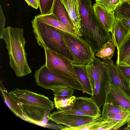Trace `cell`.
Returning <instances> with one entry per match:
<instances>
[{"instance_id":"1","label":"cell","mask_w":130,"mask_h":130,"mask_svg":"<svg viewBox=\"0 0 130 130\" xmlns=\"http://www.w3.org/2000/svg\"><path fill=\"white\" fill-rule=\"evenodd\" d=\"M9 93L27 121L42 126L46 124L54 106L48 98L26 89L16 88Z\"/></svg>"},{"instance_id":"13","label":"cell","mask_w":130,"mask_h":130,"mask_svg":"<svg viewBox=\"0 0 130 130\" xmlns=\"http://www.w3.org/2000/svg\"><path fill=\"white\" fill-rule=\"evenodd\" d=\"M100 108L91 98L80 96L76 97L71 109L83 111L96 118L101 116Z\"/></svg>"},{"instance_id":"31","label":"cell","mask_w":130,"mask_h":130,"mask_svg":"<svg viewBox=\"0 0 130 130\" xmlns=\"http://www.w3.org/2000/svg\"><path fill=\"white\" fill-rule=\"evenodd\" d=\"M6 24V18L3 13L1 6L0 5V37L5 29Z\"/></svg>"},{"instance_id":"2","label":"cell","mask_w":130,"mask_h":130,"mask_svg":"<svg viewBox=\"0 0 130 130\" xmlns=\"http://www.w3.org/2000/svg\"><path fill=\"white\" fill-rule=\"evenodd\" d=\"M81 19L80 37L91 47L95 53L111 40L110 31L100 21L95 12L91 0H78Z\"/></svg>"},{"instance_id":"29","label":"cell","mask_w":130,"mask_h":130,"mask_svg":"<svg viewBox=\"0 0 130 130\" xmlns=\"http://www.w3.org/2000/svg\"><path fill=\"white\" fill-rule=\"evenodd\" d=\"M116 66L124 77L128 81L130 82V66L123 65Z\"/></svg>"},{"instance_id":"17","label":"cell","mask_w":130,"mask_h":130,"mask_svg":"<svg viewBox=\"0 0 130 130\" xmlns=\"http://www.w3.org/2000/svg\"><path fill=\"white\" fill-rule=\"evenodd\" d=\"M111 39L114 42L117 50L130 33L123 25L119 18H115L111 32Z\"/></svg>"},{"instance_id":"32","label":"cell","mask_w":130,"mask_h":130,"mask_svg":"<svg viewBox=\"0 0 130 130\" xmlns=\"http://www.w3.org/2000/svg\"><path fill=\"white\" fill-rule=\"evenodd\" d=\"M124 26L130 32V18H118Z\"/></svg>"},{"instance_id":"33","label":"cell","mask_w":130,"mask_h":130,"mask_svg":"<svg viewBox=\"0 0 130 130\" xmlns=\"http://www.w3.org/2000/svg\"><path fill=\"white\" fill-rule=\"evenodd\" d=\"M28 5L36 9L39 7V0H24Z\"/></svg>"},{"instance_id":"10","label":"cell","mask_w":130,"mask_h":130,"mask_svg":"<svg viewBox=\"0 0 130 130\" xmlns=\"http://www.w3.org/2000/svg\"><path fill=\"white\" fill-rule=\"evenodd\" d=\"M105 91V103H111L125 110H130V99L119 89L111 85L108 81Z\"/></svg>"},{"instance_id":"26","label":"cell","mask_w":130,"mask_h":130,"mask_svg":"<svg viewBox=\"0 0 130 130\" xmlns=\"http://www.w3.org/2000/svg\"><path fill=\"white\" fill-rule=\"evenodd\" d=\"M73 89L66 86L59 85L53 86L50 90L53 91L54 96L64 97L73 96Z\"/></svg>"},{"instance_id":"25","label":"cell","mask_w":130,"mask_h":130,"mask_svg":"<svg viewBox=\"0 0 130 130\" xmlns=\"http://www.w3.org/2000/svg\"><path fill=\"white\" fill-rule=\"evenodd\" d=\"M113 12L115 18H130V3H121Z\"/></svg>"},{"instance_id":"36","label":"cell","mask_w":130,"mask_h":130,"mask_svg":"<svg viewBox=\"0 0 130 130\" xmlns=\"http://www.w3.org/2000/svg\"><path fill=\"white\" fill-rule=\"evenodd\" d=\"M124 2H126L128 3H130V0H126Z\"/></svg>"},{"instance_id":"19","label":"cell","mask_w":130,"mask_h":130,"mask_svg":"<svg viewBox=\"0 0 130 130\" xmlns=\"http://www.w3.org/2000/svg\"><path fill=\"white\" fill-rule=\"evenodd\" d=\"M0 90L4 101L10 109L18 117L27 121L20 107L12 98L9 92L4 87L1 82H0Z\"/></svg>"},{"instance_id":"22","label":"cell","mask_w":130,"mask_h":130,"mask_svg":"<svg viewBox=\"0 0 130 130\" xmlns=\"http://www.w3.org/2000/svg\"><path fill=\"white\" fill-rule=\"evenodd\" d=\"M116 65L130 58V33L117 50Z\"/></svg>"},{"instance_id":"37","label":"cell","mask_w":130,"mask_h":130,"mask_svg":"<svg viewBox=\"0 0 130 130\" xmlns=\"http://www.w3.org/2000/svg\"><path fill=\"white\" fill-rule=\"evenodd\" d=\"M126 0H121V3L123 2Z\"/></svg>"},{"instance_id":"15","label":"cell","mask_w":130,"mask_h":130,"mask_svg":"<svg viewBox=\"0 0 130 130\" xmlns=\"http://www.w3.org/2000/svg\"><path fill=\"white\" fill-rule=\"evenodd\" d=\"M72 64L78 82L82 87L84 91L92 95L93 89L87 71L86 65H80L73 62Z\"/></svg>"},{"instance_id":"9","label":"cell","mask_w":130,"mask_h":130,"mask_svg":"<svg viewBox=\"0 0 130 130\" xmlns=\"http://www.w3.org/2000/svg\"><path fill=\"white\" fill-rule=\"evenodd\" d=\"M98 118L89 116L65 115L60 112L59 110L51 113L49 116L50 119L57 124L71 127L83 125Z\"/></svg>"},{"instance_id":"27","label":"cell","mask_w":130,"mask_h":130,"mask_svg":"<svg viewBox=\"0 0 130 130\" xmlns=\"http://www.w3.org/2000/svg\"><path fill=\"white\" fill-rule=\"evenodd\" d=\"M95 3L109 12H113L121 3V0H95Z\"/></svg>"},{"instance_id":"18","label":"cell","mask_w":130,"mask_h":130,"mask_svg":"<svg viewBox=\"0 0 130 130\" xmlns=\"http://www.w3.org/2000/svg\"><path fill=\"white\" fill-rule=\"evenodd\" d=\"M93 7L99 20L104 27L111 32L115 19L113 12H109L96 3L93 5Z\"/></svg>"},{"instance_id":"11","label":"cell","mask_w":130,"mask_h":130,"mask_svg":"<svg viewBox=\"0 0 130 130\" xmlns=\"http://www.w3.org/2000/svg\"><path fill=\"white\" fill-rule=\"evenodd\" d=\"M100 117L83 125L75 127L64 126L62 130H117L119 129V121H103Z\"/></svg>"},{"instance_id":"14","label":"cell","mask_w":130,"mask_h":130,"mask_svg":"<svg viewBox=\"0 0 130 130\" xmlns=\"http://www.w3.org/2000/svg\"><path fill=\"white\" fill-rule=\"evenodd\" d=\"M108 81L107 71L100 77L93 91L91 98L100 108L105 104L106 100L105 87Z\"/></svg>"},{"instance_id":"3","label":"cell","mask_w":130,"mask_h":130,"mask_svg":"<svg viewBox=\"0 0 130 130\" xmlns=\"http://www.w3.org/2000/svg\"><path fill=\"white\" fill-rule=\"evenodd\" d=\"M22 28H13L8 26L5 29L0 39L6 43L9 56L10 66L16 75L22 77L31 73L27 62L25 48L27 42L24 36Z\"/></svg>"},{"instance_id":"30","label":"cell","mask_w":130,"mask_h":130,"mask_svg":"<svg viewBox=\"0 0 130 130\" xmlns=\"http://www.w3.org/2000/svg\"><path fill=\"white\" fill-rule=\"evenodd\" d=\"M59 111L65 115L90 116L87 113L83 111L72 109L63 111Z\"/></svg>"},{"instance_id":"20","label":"cell","mask_w":130,"mask_h":130,"mask_svg":"<svg viewBox=\"0 0 130 130\" xmlns=\"http://www.w3.org/2000/svg\"><path fill=\"white\" fill-rule=\"evenodd\" d=\"M41 22L54 26L74 35L77 36L75 31L62 24L53 14H38L35 16Z\"/></svg>"},{"instance_id":"23","label":"cell","mask_w":130,"mask_h":130,"mask_svg":"<svg viewBox=\"0 0 130 130\" xmlns=\"http://www.w3.org/2000/svg\"><path fill=\"white\" fill-rule=\"evenodd\" d=\"M124 111L127 110L112 103H105L103 105L100 119L106 121L108 118Z\"/></svg>"},{"instance_id":"35","label":"cell","mask_w":130,"mask_h":130,"mask_svg":"<svg viewBox=\"0 0 130 130\" xmlns=\"http://www.w3.org/2000/svg\"><path fill=\"white\" fill-rule=\"evenodd\" d=\"M127 124V126L123 129L124 130H130V121Z\"/></svg>"},{"instance_id":"28","label":"cell","mask_w":130,"mask_h":130,"mask_svg":"<svg viewBox=\"0 0 130 130\" xmlns=\"http://www.w3.org/2000/svg\"><path fill=\"white\" fill-rule=\"evenodd\" d=\"M55 0H39V8L41 14L45 15L52 13Z\"/></svg>"},{"instance_id":"24","label":"cell","mask_w":130,"mask_h":130,"mask_svg":"<svg viewBox=\"0 0 130 130\" xmlns=\"http://www.w3.org/2000/svg\"><path fill=\"white\" fill-rule=\"evenodd\" d=\"M116 45L113 41L106 43L99 51L95 54V56L103 60L111 59L113 56Z\"/></svg>"},{"instance_id":"6","label":"cell","mask_w":130,"mask_h":130,"mask_svg":"<svg viewBox=\"0 0 130 130\" xmlns=\"http://www.w3.org/2000/svg\"><path fill=\"white\" fill-rule=\"evenodd\" d=\"M44 49L45 57V64L51 72L78 82L72 61L57 52L47 48Z\"/></svg>"},{"instance_id":"21","label":"cell","mask_w":130,"mask_h":130,"mask_svg":"<svg viewBox=\"0 0 130 130\" xmlns=\"http://www.w3.org/2000/svg\"><path fill=\"white\" fill-rule=\"evenodd\" d=\"M76 98L74 96L64 97L54 96L55 107L60 111L71 109L73 106Z\"/></svg>"},{"instance_id":"8","label":"cell","mask_w":130,"mask_h":130,"mask_svg":"<svg viewBox=\"0 0 130 130\" xmlns=\"http://www.w3.org/2000/svg\"><path fill=\"white\" fill-rule=\"evenodd\" d=\"M102 60L106 67L108 81L130 99V82L122 74L111 59Z\"/></svg>"},{"instance_id":"12","label":"cell","mask_w":130,"mask_h":130,"mask_svg":"<svg viewBox=\"0 0 130 130\" xmlns=\"http://www.w3.org/2000/svg\"><path fill=\"white\" fill-rule=\"evenodd\" d=\"M68 13L74 26L76 35L81 37V19L78 0H61Z\"/></svg>"},{"instance_id":"34","label":"cell","mask_w":130,"mask_h":130,"mask_svg":"<svg viewBox=\"0 0 130 130\" xmlns=\"http://www.w3.org/2000/svg\"><path fill=\"white\" fill-rule=\"evenodd\" d=\"M118 65L130 66V58L120 63Z\"/></svg>"},{"instance_id":"16","label":"cell","mask_w":130,"mask_h":130,"mask_svg":"<svg viewBox=\"0 0 130 130\" xmlns=\"http://www.w3.org/2000/svg\"><path fill=\"white\" fill-rule=\"evenodd\" d=\"M52 13L62 24L75 31L73 23L61 0H55Z\"/></svg>"},{"instance_id":"5","label":"cell","mask_w":130,"mask_h":130,"mask_svg":"<svg viewBox=\"0 0 130 130\" xmlns=\"http://www.w3.org/2000/svg\"><path fill=\"white\" fill-rule=\"evenodd\" d=\"M66 42L74 58L73 63L87 65L93 61L95 53L91 46L80 37L62 30Z\"/></svg>"},{"instance_id":"7","label":"cell","mask_w":130,"mask_h":130,"mask_svg":"<svg viewBox=\"0 0 130 130\" xmlns=\"http://www.w3.org/2000/svg\"><path fill=\"white\" fill-rule=\"evenodd\" d=\"M35 78L37 85L45 89L50 90L54 86L60 85L84 91L82 87L78 82L53 74L48 69L45 64L35 71Z\"/></svg>"},{"instance_id":"4","label":"cell","mask_w":130,"mask_h":130,"mask_svg":"<svg viewBox=\"0 0 130 130\" xmlns=\"http://www.w3.org/2000/svg\"><path fill=\"white\" fill-rule=\"evenodd\" d=\"M31 23L33 33L40 46L57 52L74 62V57L64 40L62 30L40 21L36 16Z\"/></svg>"}]
</instances>
